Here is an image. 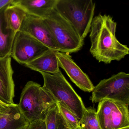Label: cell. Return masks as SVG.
Returning a JSON list of instances; mask_svg holds the SVG:
<instances>
[{
	"label": "cell",
	"instance_id": "6da1fadb",
	"mask_svg": "<svg viewBox=\"0 0 129 129\" xmlns=\"http://www.w3.org/2000/svg\"><path fill=\"white\" fill-rule=\"evenodd\" d=\"M117 24L109 15L99 14L93 18L90 27L89 52L99 62L110 64L120 61L129 53V49L116 37Z\"/></svg>",
	"mask_w": 129,
	"mask_h": 129
},
{
	"label": "cell",
	"instance_id": "7a4b0ae2",
	"mask_svg": "<svg viewBox=\"0 0 129 129\" xmlns=\"http://www.w3.org/2000/svg\"><path fill=\"white\" fill-rule=\"evenodd\" d=\"M49 93L39 84L33 81L23 88L18 107L30 123L45 120L49 111L56 105Z\"/></svg>",
	"mask_w": 129,
	"mask_h": 129
},
{
	"label": "cell",
	"instance_id": "3957f363",
	"mask_svg": "<svg viewBox=\"0 0 129 129\" xmlns=\"http://www.w3.org/2000/svg\"><path fill=\"white\" fill-rule=\"evenodd\" d=\"M43 76V87L53 99L67 108L81 120L86 111L81 98L75 91L61 71L53 74L40 72Z\"/></svg>",
	"mask_w": 129,
	"mask_h": 129
},
{
	"label": "cell",
	"instance_id": "277c9868",
	"mask_svg": "<svg viewBox=\"0 0 129 129\" xmlns=\"http://www.w3.org/2000/svg\"><path fill=\"white\" fill-rule=\"evenodd\" d=\"M95 8L92 0H58L55 9L84 41L90 32Z\"/></svg>",
	"mask_w": 129,
	"mask_h": 129
},
{
	"label": "cell",
	"instance_id": "5b68a950",
	"mask_svg": "<svg viewBox=\"0 0 129 129\" xmlns=\"http://www.w3.org/2000/svg\"><path fill=\"white\" fill-rule=\"evenodd\" d=\"M44 20L54 37L59 52L70 54L82 49L84 41L80 38L73 26L55 9Z\"/></svg>",
	"mask_w": 129,
	"mask_h": 129
},
{
	"label": "cell",
	"instance_id": "8992f818",
	"mask_svg": "<svg viewBox=\"0 0 129 129\" xmlns=\"http://www.w3.org/2000/svg\"><path fill=\"white\" fill-rule=\"evenodd\" d=\"M90 100L95 103L110 100L129 106V74L120 72L102 80L94 87Z\"/></svg>",
	"mask_w": 129,
	"mask_h": 129
},
{
	"label": "cell",
	"instance_id": "52a82bcc",
	"mask_svg": "<svg viewBox=\"0 0 129 129\" xmlns=\"http://www.w3.org/2000/svg\"><path fill=\"white\" fill-rule=\"evenodd\" d=\"M96 115L101 129L129 127V106L121 102L104 100L99 103Z\"/></svg>",
	"mask_w": 129,
	"mask_h": 129
},
{
	"label": "cell",
	"instance_id": "ba28073f",
	"mask_svg": "<svg viewBox=\"0 0 129 129\" xmlns=\"http://www.w3.org/2000/svg\"><path fill=\"white\" fill-rule=\"evenodd\" d=\"M49 49L29 35L19 31L16 34L10 56L19 64L25 65Z\"/></svg>",
	"mask_w": 129,
	"mask_h": 129
},
{
	"label": "cell",
	"instance_id": "9c48e42d",
	"mask_svg": "<svg viewBox=\"0 0 129 129\" xmlns=\"http://www.w3.org/2000/svg\"><path fill=\"white\" fill-rule=\"evenodd\" d=\"M19 31L29 35L49 49L59 51L54 37L44 19L27 14Z\"/></svg>",
	"mask_w": 129,
	"mask_h": 129
},
{
	"label": "cell",
	"instance_id": "30bf717a",
	"mask_svg": "<svg viewBox=\"0 0 129 129\" xmlns=\"http://www.w3.org/2000/svg\"><path fill=\"white\" fill-rule=\"evenodd\" d=\"M57 58L59 67L65 72L70 80L84 92H92L94 86L87 75L76 64L71 56L67 53L59 52Z\"/></svg>",
	"mask_w": 129,
	"mask_h": 129
},
{
	"label": "cell",
	"instance_id": "8fae6325",
	"mask_svg": "<svg viewBox=\"0 0 129 129\" xmlns=\"http://www.w3.org/2000/svg\"><path fill=\"white\" fill-rule=\"evenodd\" d=\"M10 56L0 58V100L10 105L15 104V85Z\"/></svg>",
	"mask_w": 129,
	"mask_h": 129
},
{
	"label": "cell",
	"instance_id": "7c38bea8",
	"mask_svg": "<svg viewBox=\"0 0 129 129\" xmlns=\"http://www.w3.org/2000/svg\"><path fill=\"white\" fill-rule=\"evenodd\" d=\"M57 1L58 0H13L12 4L20 6L28 15L45 19L55 9Z\"/></svg>",
	"mask_w": 129,
	"mask_h": 129
},
{
	"label": "cell",
	"instance_id": "4fadbf2b",
	"mask_svg": "<svg viewBox=\"0 0 129 129\" xmlns=\"http://www.w3.org/2000/svg\"><path fill=\"white\" fill-rule=\"evenodd\" d=\"M58 50L49 49L40 56L24 65L25 67L38 72L57 73L60 71L57 58Z\"/></svg>",
	"mask_w": 129,
	"mask_h": 129
},
{
	"label": "cell",
	"instance_id": "5bb4252c",
	"mask_svg": "<svg viewBox=\"0 0 129 129\" xmlns=\"http://www.w3.org/2000/svg\"><path fill=\"white\" fill-rule=\"evenodd\" d=\"M9 6L0 10V58H1L11 56L16 34L9 27L5 17V10Z\"/></svg>",
	"mask_w": 129,
	"mask_h": 129
},
{
	"label": "cell",
	"instance_id": "9a60e30c",
	"mask_svg": "<svg viewBox=\"0 0 129 129\" xmlns=\"http://www.w3.org/2000/svg\"><path fill=\"white\" fill-rule=\"evenodd\" d=\"M30 123L19 108L18 104H15L7 114L0 118V129H24Z\"/></svg>",
	"mask_w": 129,
	"mask_h": 129
},
{
	"label": "cell",
	"instance_id": "2e32d148",
	"mask_svg": "<svg viewBox=\"0 0 129 129\" xmlns=\"http://www.w3.org/2000/svg\"><path fill=\"white\" fill-rule=\"evenodd\" d=\"M27 13L18 5L11 4L5 11V17L8 25L15 33L19 31Z\"/></svg>",
	"mask_w": 129,
	"mask_h": 129
},
{
	"label": "cell",
	"instance_id": "e0dca14e",
	"mask_svg": "<svg viewBox=\"0 0 129 129\" xmlns=\"http://www.w3.org/2000/svg\"><path fill=\"white\" fill-rule=\"evenodd\" d=\"M80 129H101L95 110L92 108L86 109L82 118L79 120Z\"/></svg>",
	"mask_w": 129,
	"mask_h": 129
},
{
	"label": "cell",
	"instance_id": "ac0fdd59",
	"mask_svg": "<svg viewBox=\"0 0 129 129\" xmlns=\"http://www.w3.org/2000/svg\"><path fill=\"white\" fill-rule=\"evenodd\" d=\"M59 113L63 118L69 129H79V122L80 120L68 109L61 104L57 102Z\"/></svg>",
	"mask_w": 129,
	"mask_h": 129
},
{
	"label": "cell",
	"instance_id": "d6986e66",
	"mask_svg": "<svg viewBox=\"0 0 129 129\" xmlns=\"http://www.w3.org/2000/svg\"><path fill=\"white\" fill-rule=\"evenodd\" d=\"M58 112V107L56 104L49 111L45 118L46 129H56Z\"/></svg>",
	"mask_w": 129,
	"mask_h": 129
},
{
	"label": "cell",
	"instance_id": "ffe728a7",
	"mask_svg": "<svg viewBox=\"0 0 129 129\" xmlns=\"http://www.w3.org/2000/svg\"><path fill=\"white\" fill-rule=\"evenodd\" d=\"M28 129H46L45 120H40L30 123Z\"/></svg>",
	"mask_w": 129,
	"mask_h": 129
},
{
	"label": "cell",
	"instance_id": "44dd1931",
	"mask_svg": "<svg viewBox=\"0 0 129 129\" xmlns=\"http://www.w3.org/2000/svg\"><path fill=\"white\" fill-rule=\"evenodd\" d=\"M15 104L10 105L0 100V118L7 114L12 106L15 105Z\"/></svg>",
	"mask_w": 129,
	"mask_h": 129
},
{
	"label": "cell",
	"instance_id": "7402d4cb",
	"mask_svg": "<svg viewBox=\"0 0 129 129\" xmlns=\"http://www.w3.org/2000/svg\"><path fill=\"white\" fill-rule=\"evenodd\" d=\"M56 129H69L66 123L63 120L58 111L57 114V128Z\"/></svg>",
	"mask_w": 129,
	"mask_h": 129
},
{
	"label": "cell",
	"instance_id": "603a6c76",
	"mask_svg": "<svg viewBox=\"0 0 129 129\" xmlns=\"http://www.w3.org/2000/svg\"><path fill=\"white\" fill-rule=\"evenodd\" d=\"M13 0H0V10L6 6L11 5Z\"/></svg>",
	"mask_w": 129,
	"mask_h": 129
},
{
	"label": "cell",
	"instance_id": "cb8c5ba5",
	"mask_svg": "<svg viewBox=\"0 0 129 129\" xmlns=\"http://www.w3.org/2000/svg\"><path fill=\"white\" fill-rule=\"evenodd\" d=\"M121 129H129V127H126V128H123Z\"/></svg>",
	"mask_w": 129,
	"mask_h": 129
},
{
	"label": "cell",
	"instance_id": "d4e9b609",
	"mask_svg": "<svg viewBox=\"0 0 129 129\" xmlns=\"http://www.w3.org/2000/svg\"><path fill=\"white\" fill-rule=\"evenodd\" d=\"M28 126L27 127H26V128H25V129H28Z\"/></svg>",
	"mask_w": 129,
	"mask_h": 129
}]
</instances>
